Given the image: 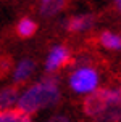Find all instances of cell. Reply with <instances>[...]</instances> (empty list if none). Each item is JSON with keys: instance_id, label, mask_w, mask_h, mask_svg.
Instances as JSON below:
<instances>
[{"instance_id": "1", "label": "cell", "mask_w": 121, "mask_h": 122, "mask_svg": "<svg viewBox=\"0 0 121 122\" xmlns=\"http://www.w3.org/2000/svg\"><path fill=\"white\" fill-rule=\"evenodd\" d=\"M57 84L58 80L55 77H45L42 82L32 85L18 98V109L26 114H32L42 108L57 104L60 100V90Z\"/></svg>"}, {"instance_id": "2", "label": "cell", "mask_w": 121, "mask_h": 122, "mask_svg": "<svg viewBox=\"0 0 121 122\" xmlns=\"http://www.w3.org/2000/svg\"><path fill=\"white\" fill-rule=\"evenodd\" d=\"M97 82H98V76L91 67H81L78 71H74L71 74V77H69L71 88L74 92H79V93L95 90Z\"/></svg>"}, {"instance_id": "3", "label": "cell", "mask_w": 121, "mask_h": 122, "mask_svg": "<svg viewBox=\"0 0 121 122\" xmlns=\"http://www.w3.org/2000/svg\"><path fill=\"white\" fill-rule=\"evenodd\" d=\"M69 63H71V56L68 53V50L63 45H58L50 51V55H48L47 61H45V69L48 72H53L57 69L68 66Z\"/></svg>"}, {"instance_id": "4", "label": "cell", "mask_w": 121, "mask_h": 122, "mask_svg": "<svg viewBox=\"0 0 121 122\" xmlns=\"http://www.w3.org/2000/svg\"><path fill=\"white\" fill-rule=\"evenodd\" d=\"M66 5H68V0H39L40 15L45 16V18L55 16L57 13L63 11Z\"/></svg>"}, {"instance_id": "5", "label": "cell", "mask_w": 121, "mask_h": 122, "mask_svg": "<svg viewBox=\"0 0 121 122\" xmlns=\"http://www.w3.org/2000/svg\"><path fill=\"white\" fill-rule=\"evenodd\" d=\"M18 98H19L18 85H10L0 88V111L10 109V106L18 103Z\"/></svg>"}, {"instance_id": "6", "label": "cell", "mask_w": 121, "mask_h": 122, "mask_svg": "<svg viewBox=\"0 0 121 122\" xmlns=\"http://www.w3.org/2000/svg\"><path fill=\"white\" fill-rule=\"evenodd\" d=\"M34 67H36L34 61H31V60H23V61L18 64L16 71H15V82H16L18 85H19V84H23V82H26V80H28V77L32 74Z\"/></svg>"}, {"instance_id": "7", "label": "cell", "mask_w": 121, "mask_h": 122, "mask_svg": "<svg viewBox=\"0 0 121 122\" xmlns=\"http://www.w3.org/2000/svg\"><path fill=\"white\" fill-rule=\"evenodd\" d=\"M97 122H118L121 121V104H110L100 116L95 117Z\"/></svg>"}, {"instance_id": "8", "label": "cell", "mask_w": 121, "mask_h": 122, "mask_svg": "<svg viewBox=\"0 0 121 122\" xmlns=\"http://www.w3.org/2000/svg\"><path fill=\"white\" fill-rule=\"evenodd\" d=\"M0 122H31V119L19 109H5L0 111Z\"/></svg>"}, {"instance_id": "9", "label": "cell", "mask_w": 121, "mask_h": 122, "mask_svg": "<svg viewBox=\"0 0 121 122\" xmlns=\"http://www.w3.org/2000/svg\"><path fill=\"white\" fill-rule=\"evenodd\" d=\"M37 30V24L29 18H23L16 26V34H18L21 39H29L36 34Z\"/></svg>"}, {"instance_id": "10", "label": "cell", "mask_w": 121, "mask_h": 122, "mask_svg": "<svg viewBox=\"0 0 121 122\" xmlns=\"http://www.w3.org/2000/svg\"><path fill=\"white\" fill-rule=\"evenodd\" d=\"M92 16H73L66 23V29L69 32H79V30L87 29L92 24Z\"/></svg>"}, {"instance_id": "11", "label": "cell", "mask_w": 121, "mask_h": 122, "mask_svg": "<svg viewBox=\"0 0 121 122\" xmlns=\"http://www.w3.org/2000/svg\"><path fill=\"white\" fill-rule=\"evenodd\" d=\"M98 40L102 43L105 48H110V50H121V36H116L110 30H103Z\"/></svg>"}, {"instance_id": "12", "label": "cell", "mask_w": 121, "mask_h": 122, "mask_svg": "<svg viewBox=\"0 0 121 122\" xmlns=\"http://www.w3.org/2000/svg\"><path fill=\"white\" fill-rule=\"evenodd\" d=\"M10 69H12V60H10L8 56L0 58V79H2V77H5Z\"/></svg>"}, {"instance_id": "13", "label": "cell", "mask_w": 121, "mask_h": 122, "mask_svg": "<svg viewBox=\"0 0 121 122\" xmlns=\"http://www.w3.org/2000/svg\"><path fill=\"white\" fill-rule=\"evenodd\" d=\"M48 122H71L68 117H65V116H55V117H52Z\"/></svg>"}, {"instance_id": "14", "label": "cell", "mask_w": 121, "mask_h": 122, "mask_svg": "<svg viewBox=\"0 0 121 122\" xmlns=\"http://www.w3.org/2000/svg\"><path fill=\"white\" fill-rule=\"evenodd\" d=\"M115 3H116V8H118V11L121 13V0H115Z\"/></svg>"}]
</instances>
